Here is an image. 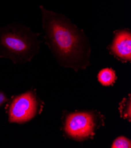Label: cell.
Here are the masks:
<instances>
[{"instance_id":"cell-1","label":"cell","mask_w":131,"mask_h":148,"mask_svg":"<svg viewBox=\"0 0 131 148\" xmlns=\"http://www.w3.org/2000/svg\"><path fill=\"white\" fill-rule=\"evenodd\" d=\"M40 8L46 41L58 63L77 70L86 68L91 47L83 32L63 15Z\"/></svg>"},{"instance_id":"cell-2","label":"cell","mask_w":131,"mask_h":148,"mask_svg":"<svg viewBox=\"0 0 131 148\" xmlns=\"http://www.w3.org/2000/svg\"><path fill=\"white\" fill-rule=\"evenodd\" d=\"M38 35L18 24L0 28V57L14 63L30 62L39 50Z\"/></svg>"},{"instance_id":"cell-3","label":"cell","mask_w":131,"mask_h":148,"mask_svg":"<svg viewBox=\"0 0 131 148\" xmlns=\"http://www.w3.org/2000/svg\"><path fill=\"white\" fill-rule=\"evenodd\" d=\"M96 123V117L94 113H72L67 118L65 129L70 137L77 140H82L94 134Z\"/></svg>"},{"instance_id":"cell-4","label":"cell","mask_w":131,"mask_h":148,"mask_svg":"<svg viewBox=\"0 0 131 148\" xmlns=\"http://www.w3.org/2000/svg\"><path fill=\"white\" fill-rule=\"evenodd\" d=\"M38 102L31 92H28L16 97L12 101L9 110V121L22 123L30 121L36 115Z\"/></svg>"},{"instance_id":"cell-5","label":"cell","mask_w":131,"mask_h":148,"mask_svg":"<svg viewBox=\"0 0 131 148\" xmlns=\"http://www.w3.org/2000/svg\"><path fill=\"white\" fill-rule=\"evenodd\" d=\"M112 53L124 61L131 60V34L129 30L122 29L115 35L111 46Z\"/></svg>"},{"instance_id":"cell-6","label":"cell","mask_w":131,"mask_h":148,"mask_svg":"<svg viewBox=\"0 0 131 148\" xmlns=\"http://www.w3.org/2000/svg\"><path fill=\"white\" fill-rule=\"evenodd\" d=\"M116 76L115 71L111 69H105L102 70L98 75L99 82L104 86H109L115 80Z\"/></svg>"},{"instance_id":"cell-7","label":"cell","mask_w":131,"mask_h":148,"mask_svg":"<svg viewBox=\"0 0 131 148\" xmlns=\"http://www.w3.org/2000/svg\"><path fill=\"white\" fill-rule=\"evenodd\" d=\"M119 110L121 116L125 119H128L130 121L131 112H130V96H129V98L124 99L120 103Z\"/></svg>"},{"instance_id":"cell-8","label":"cell","mask_w":131,"mask_h":148,"mask_svg":"<svg viewBox=\"0 0 131 148\" xmlns=\"http://www.w3.org/2000/svg\"><path fill=\"white\" fill-rule=\"evenodd\" d=\"M112 147L113 148H130L131 147V143L130 140L125 137H119L115 140Z\"/></svg>"},{"instance_id":"cell-9","label":"cell","mask_w":131,"mask_h":148,"mask_svg":"<svg viewBox=\"0 0 131 148\" xmlns=\"http://www.w3.org/2000/svg\"><path fill=\"white\" fill-rule=\"evenodd\" d=\"M5 96L3 94L0 93V106L3 105V103L5 101Z\"/></svg>"}]
</instances>
